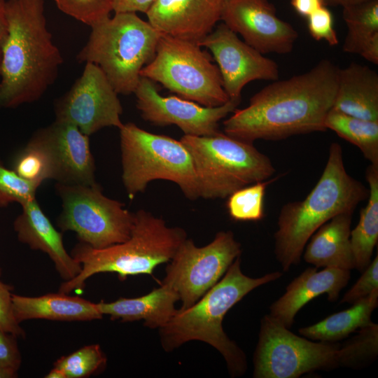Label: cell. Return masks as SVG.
I'll return each instance as SVG.
<instances>
[{"mask_svg":"<svg viewBox=\"0 0 378 378\" xmlns=\"http://www.w3.org/2000/svg\"><path fill=\"white\" fill-rule=\"evenodd\" d=\"M0 268V329L17 337H24L25 332L16 321L12 304L13 287L1 280Z\"/></svg>","mask_w":378,"mask_h":378,"instance_id":"obj_37","label":"cell"},{"mask_svg":"<svg viewBox=\"0 0 378 378\" xmlns=\"http://www.w3.org/2000/svg\"><path fill=\"white\" fill-rule=\"evenodd\" d=\"M378 306V289L360 299L348 309L335 313L323 320L299 329V333L314 340L337 342L356 330L366 327Z\"/></svg>","mask_w":378,"mask_h":378,"instance_id":"obj_25","label":"cell"},{"mask_svg":"<svg viewBox=\"0 0 378 378\" xmlns=\"http://www.w3.org/2000/svg\"><path fill=\"white\" fill-rule=\"evenodd\" d=\"M201 47L197 42L162 33L155 56L141 70L140 76L202 106L223 105L230 99L219 69Z\"/></svg>","mask_w":378,"mask_h":378,"instance_id":"obj_9","label":"cell"},{"mask_svg":"<svg viewBox=\"0 0 378 378\" xmlns=\"http://www.w3.org/2000/svg\"><path fill=\"white\" fill-rule=\"evenodd\" d=\"M118 94L98 66L85 63L81 76L55 103V120L72 124L88 136L106 127L120 129L122 107Z\"/></svg>","mask_w":378,"mask_h":378,"instance_id":"obj_13","label":"cell"},{"mask_svg":"<svg viewBox=\"0 0 378 378\" xmlns=\"http://www.w3.org/2000/svg\"><path fill=\"white\" fill-rule=\"evenodd\" d=\"M17 337L0 329V366L19 370L22 359Z\"/></svg>","mask_w":378,"mask_h":378,"instance_id":"obj_38","label":"cell"},{"mask_svg":"<svg viewBox=\"0 0 378 378\" xmlns=\"http://www.w3.org/2000/svg\"><path fill=\"white\" fill-rule=\"evenodd\" d=\"M281 276V272H274L259 278L249 277L242 272L240 256L237 257L221 280L195 304L178 309L169 321L159 328L162 348L169 352L189 341L204 342L221 354L231 377L243 375L247 369L246 357L224 332V316L253 289Z\"/></svg>","mask_w":378,"mask_h":378,"instance_id":"obj_4","label":"cell"},{"mask_svg":"<svg viewBox=\"0 0 378 378\" xmlns=\"http://www.w3.org/2000/svg\"><path fill=\"white\" fill-rule=\"evenodd\" d=\"M337 342H315L298 336L266 314L253 354L255 378H298L337 367Z\"/></svg>","mask_w":378,"mask_h":378,"instance_id":"obj_11","label":"cell"},{"mask_svg":"<svg viewBox=\"0 0 378 378\" xmlns=\"http://www.w3.org/2000/svg\"><path fill=\"white\" fill-rule=\"evenodd\" d=\"M178 294L169 287L160 284L149 293L135 298H120L115 301L97 303L101 313L110 316L111 320L122 322L143 320L145 326L160 328L166 325L178 309L175 303Z\"/></svg>","mask_w":378,"mask_h":378,"instance_id":"obj_24","label":"cell"},{"mask_svg":"<svg viewBox=\"0 0 378 378\" xmlns=\"http://www.w3.org/2000/svg\"><path fill=\"white\" fill-rule=\"evenodd\" d=\"M369 190L348 174L343 151L332 143L321 177L307 197L290 202L279 212L274 233V254L284 272L300 263L312 235L324 223L341 214H354L368 199Z\"/></svg>","mask_w":378,"mask_h":378,"instance_id":"obj_3","label":"cell"},{"mask_svg":"<svg viewBox=\"0 0 378 378\" xmlns=\"http://www.w3.org/2000/svg\"><path fill=\"white\" fill-rule=\"evenodd\" d=\"M220 20L262 54H288L298 38L288 22L276 15L268 0H224Z\"/></svg>","mask_w":378,"mask_h":378,"instance_id":"obj_16","label":"cell"},{"mask_svg":"<svg viewBox=\"0 0 378 378\" xmlns=\"http://www.w3.org/2000/svg\"><path fill=\"white\" fill-rule=\"evenodd\" d=\"M44 0H7L8 34L0 69V107L39 99L55 82L63 57L46 26Z\"/></svg>","mask_w":378,"mask_h":378,"instance_id":"obj_2","label":"cell"},{"mask_svg":"<svg viewBox=\"0 0 378 378\" xmlns=\"http://www.w3.org/2000/svg\"><path fill=\"white\" fill-rule=\"evenodd\" d=\"M6 0H0V69L3 49L8 34V22L6 11Z\"/></svg>","mask_w":378,"mask_h":378,"instance_id":"obj_41","label":"cell"},{"mask_svg":"<svg viewBox=\"0 0 378 378\" xmlns=\"http://www.w3.org/2000/svg\"><path fill=\"white\" fill-rule=\"evenodd\" d=\"M21 206L22 211L13 223L19 241L48 254L64 281L76 276L81 265L67 253L61 232L53 227L36 200Z\"/></svg>","mask_w":378,"mask_h":378,"instance_id":"obj_20","label":"cell"},{"mask_svg":"<svg viewBox=\"0 0 378 378\" xmlns=\"http://www.w3.org/2000/svg\"><path fill=\"white\" fill-rule=\"evenodd\" d=\"M106 362V358L99 345L91 344L59 358L54 367L61 370L66 378H82L98 372Z\"/></svg>","mask_w":378,"mask_h":378,"instance_id":"obj_32","label":"cell"},{"mask_svg":"<svg viewBox=\"0 0 378 378\" xmlns=\"http://www.w3.org/2000/svg\"><path fill=\"white\" fill-rule=\"evenodd\" d=\"M378 354V325L371 323L340 346L337 367L360 368L374 361Z\"/></svg>","mask_w":378,"mask_h":378,"instance_id":"obj_29","label":"cell"},{"mask_svg":"<svg viewBox=\"0 0 378 378\" xmlns=\"http://www.w3.org/2000/svg\"><path fill=\"white\" fill-rule=\"evenodd\" d=\"M32 137L48 155L52 178L64 185H94L95 165L89 136L76 126L55 120Z\"/></svg>","mask_w":378,"mask_h":378,"instance_id":"obj_17","label":"cell"},{"mask_svg":"<svg viewBox=\"0 0 378 378\" xmlns=\"http://www.w3.org/2000/svg\"><path fill=\"white\" fill-rule=\"evenodd\" d=\"M339 68L323 59L308 71L276 80L256 92L248 105L235 109L223 121V131L237 139L281 140L291 136L325 132L332 108Z\"/></svg>","mask_w":378,"mask_h":378,"instance_id":"obj_1","label":"cell"},{"mask_svg":"<svg viewBox=\"0 0 378 378\" xmlns=\"http://www.w3.org/2000/svg\"><path fill=\"white\" fill-rule=\"evenodd\" d=\"M307 19V28L309 34L316 41H325L330 46H336L339 39L334 29L333 17L327 6H322Z\"/></svg>","mask_w":378,"mask_h":378,"instance_id":"obj_35","label":"cell"},{"mask_svg":"<svg viewBox=\"0 0 378 378\" xmlns=\"http://www.w3.org/2000/svg\"><path fill=\"white\" fill-rule=\"evenodd\" d=\"M342 18L347 28L342 46L345 52L360 55L378 40V0L344 7Z\"/></svg>","mask_w":378,"mask_h":378,"instance_id":"obj_28","label":"cell"},{"mask_svg":"<svg viewBox=\"0 0 378 378\" xmlns=\"http://www.w3.org/2000/svg\"><path fill=\"white\" fill-rule=\"evenodd\" d=\"M290 4L298 15L304 18L324 6L323 0H290Z\"/></svg>","mask_w":378,"mask_h":378,"instance_id":"obj_40","label":"cell"},{"mask_svg":"<svg viewBox=\"0 0 378 378\" xmlns=\"http://www.w3.org/2000/svg\"><path fill=\"white\" fill-rule=\"evenodd\" d=\"M350 270L324 267H308L286 287L285 293L273 302L269 315L287 328L293 326L299 310L312 299L326 293L330 302L335 301L340 292L350 279Z\"/></svg>","mask_w":378,"mask_h":378,"instance_id":"obj_19","label":"cell"},{"mask_svg":"<svg viewBox=\"0 0 378 378\" xmlns=\"http://www.w3.org/2000/svg\"><path fill=\"white\" fill-rule=\"evenodd\" d=\"M378 289V255L370 262L355 284L343 295L340 303H354Z\"/></svg>","mask_w":378,"mask_h":378,"instance_id":"obj_36","label":"cell"},{"mask_svg":"<svg viewBox=\"0 0 378 378\" xmlns=\"http://www.w3.org/2000/svg\"><path fill=\"white\" fill-rule=\"evenodd\" d=\"M13 312L20 323L29 319L52 321H91L100 319L103 314L97 303L81 298L58 293L39 297L12 295Z\"/></svg>","mask_w":378,"mask_h":378,"instance_id":"obj_23","label":"cell"},{"mask_svg":"<svg viewBox=\"0 0 378 378\" xmlns=\"http://www.w3.org/2000/svg\"><path fill=\"white\" fill-rule=\"evenodd\" d=\"M64 13L90 27L110 17L114 0H54Z\"/></svg>","mask_w":378,"mask_h":378,"instance_id":"obj_34","label":"cell"},{"mask_svg":"<svg viewBox=\"0 0 378 378\" xmlns=\"http://www.w3.org/2000/svg\"><path fill=\"white\" fill-rule=\"evenodd\" d=\"M56 189L62 203L57 219V226L62 231L75 232L80 242L98 249L130 238L134 213L105 196L97 183H57Z\"/></svg>","mask_w":378,"mask_h":378,"instance_id":"obj_10","label":"cell"},{"mask_svg":"<svg viewBox=\"0 0 378 378\" xmlns=\"http://www.w3.org/2000/svg\"><path fill=\"white\" fill-rule=\"evenodd\" d=\"M161 34L136 13H115L91 27L76 59L98 66L118 94H130L154 57Z\"/></svg>","mask_w":378,"mask_h":378,"instance_id":"obj_6","label":"cell"},{"mask_svg":"<svg viewBox=\"0 0 378 378\" xmlns=\"http://www.w3.org/2000/svg\"><path fill=\"white\" fill-rule=\"evenodd\" d=\"M180 141L190 153L200 197L226 198L249 185L269 180L275 168L252 143L218 132L211 136L183 135Z\"/></svg>","mask_w":378,"mask_h":378,"instance_id":"obj_7","label":"cell"},{"mask_svg":"<svg viewBox=\"0 0 378 378\" xmlns=\"http://www.w3.org/2000/svg\"><path fill=\"white\" fill-rule=\"evenodd\" d=\"M119 130L122 180L130 200L158 179L175 183L190 200L200 197L192 159L181 141L147 132L133 122Z\"/></svg>","mask_w":378,"mask_h":378,"instance_id":"obj_8","label":"cell"},{"mask_svg":"<svg viewBox=\"0 0 378 378\" xmlns=\"http://www.w3.org/2000/svg\"><path fill=\"white\" fill-rule=\"evenodd\" d=\"M134 93L144 120L158 126L175 125L185 135L197 136L220 132L219 122L237 109L241 102L230 99L223 105L206 107L178 96L163 97L155 82L141 76Z\"/></svg>","mask_w":378,"mask_h":378,"instance_id":"obj_14","label":"cell"},{"mask_svg":"<svg viewBox=\"0 0 378 378\" xmlns=\"http://www.w3.org/2000/svg\"><path fill=\"white\" fill-rule=\"evenodd\" d=\"M198 44L211 51L230 99H241L242 89L251 81L279 79L276 62L239 39L224 23L218 25Z\"/></svg>","mask_w":378,"mask_h":378,"instance_id":"obj_15","label":"cell"},{"mask_svg":"<svg viewBox=\"0 0 378 378\" xmlns=\"http://www.w3.org/2000/svg\"><path fill=\"white\" fill-rule=\"evenodd\" d=\"M274 181L258 182L242 188L228 197L226 203L230 218L237 221H258L263 218L267 186Z\"/></svg>","mask_w":378,"mask_h":378,"instance_id":"obj_30","label":"cell"},{"mask_svg":"<svg viewBox=\"0 0 378 378\" xmlns=\"http://www.w3.org/2000/svg\"><path fill=\"white\" fill-rule=\"evenodd\" d=\"M332 108L358 118L378 121V74L351 62L339 69Z\"/></svg>","mask_w":378,"mask_h":378,"instance_id":"obj_21","label":"cell"},{"mask_svg":"<svg viewBox=\"0 0 378 378\" xmlns=\"http://www.w3.org/2000/svg\"><path fill=\"white\" fill-rule=\"evenodd\" d=\"M13 167L18 175L38 186L45 180L52 178L50 159L33 137L15 156Z\"/></svg>","mask_w":378,"mask_h":378,"instance_id":"obj_31","label":"cell"},{"mask_svg":"<svg viewBox=\"0 0 378 378\" xmlns=\"http://www.w3.org/2000/svg\"><path fill=\"white\" fill-rule=\"evenodd\" d=\"M186 238L183 228L169 227L162 218L140 209L134 213L131 234L125 241L99 249L82 242L74 246L71 255L81 265V271L64 281L59 292L82 290L88 278L102 272H115L121 281L128 276L151 275L157 266L172 260Z\"/></svg>","mask_w":378,"mask_h":378,"instance_id":"obj_5","label":"cell"},{"mask_svg":"<svg viewBox=\"0 0 378 378\" xmlns=\"http://www.w3.org/2000/svg\"><path fill=\"white\" fill-rule=\"evenodd\" d=\"M38 187L21 177L13 169L7 168L0 160V207L12 202L22 205L36 199Z\"/></svg>","mask_w":378,"mask_h":378,"instance_id":"obj_33","label":"cell"},{"mask_svg":"<svg viewBox=\"0 0 378 378\" xmlns=\"http://www.w3.org/2000/svg\"><path fill=\"white\" fill-rule=\"evenodd\" d=\"M241 253V244L230 230L218 232L202 247L186 238L167 265L160 284L178 294L182 302L179 309H188L220 279Z\"/></svg>","mask_w":378,"mask_h":378,"instance_id":"obj_12","label":"cell"},{"mask_svg":"<svg viewBox=\"0 0 378 378\" xmlns=\"http://www.w3.org/2000/svg\"><path fill=\"white\" fill-rule=\"evenodd\" d=\"M352 213L335 216L321 225L307 243L303 255L316 267L355 268L350 241Z\"/></svg>","mask_w":378,"mask_h":378,"instance_id":"obj_22","label":"cell"},{"mask_svg":"<svg viewBox=\"0 0 378 378\" xmlns=\"http://www.w3.org/2000/svg\"><path fill=\"white\" fill-rule=\"evenodd\" d=\"M47 378H66L64 373L57 368H53L46 376Z\"/></svg>","mask_w":378,"mask_h":378,"instance_id":"obj_44","label":"cell"},{"mask_svg":"<svg viewBox=\"0 0 378 378\" xmlns=\"http://www.w3.org/2000/svg\"><path fill=\"white\" fill-rule=\"evenodd\" d=\"M224 0H155L146 13L160 32L200 42L220 20Z\"/></svg>","mask_w":378,"mask_h":378,"instance_id":"obj_18","label":"cell"},{"mask_svg":"<svg viewBox=\"0 0 378 378\" xmlns=\"http://www.w3.org/2000/svg\"><path fill=\"white\" fill-rule=\"evenodd\" d=\"M18 370L7 368L0 366V378H15L18 377Z\"/></svg>","mask_w":378,"mask_h":378,"instance_id":"obj_43","label":"cell"},{"mask_svg":"<svg viewBox=\"0 0 378 378\" xmlns=\"http://www.w3.org/2000/svg\"><path fill=\"white\" fill-rule=\"evenodd\" d=\"M369 195L360 210L356 226L351 230L350 241L355 268L363 272L371 262L378 241V166L370 164L365 171Z\"/></svg>","mask_w":378,"mask_h":378,"instance_id":"obj_26","label":"cell"},{"mask_svg":"<svg viewBox=\"0 0 378 378\" xmlns=\"http://www.w3.org/2000/svg\"><path fill=\"white\" fill-rule=\"evenodd\" d=\"M155 0H114L113 11L115 13H146Z\"/></svg>","mask_w":378,"mask_h":378,"instance_id":"obj_39","label":"cell"},{"mask_svg":"<svg viewBox=\"0 0 378 378\" xmlns=\"http://www.w3.org/2000/svg\"><path fill=\"white\" fill-rule=\"evenodd\" d=\"M370 0H323L325 6H342L356 5Z\"/></svg>","mask_w":378,"mask_h":378,"instance_id":"obj_42","label":"cell"},{"mask_svg":"<svg viewBox=\"0 0 378 378\" xmlns=\"http://www.w3.org/2000/svg\"><path fill=\"white\" fill-rule=\"evenodd\" d=\"M325 127L357 146L370 164L378 166V121L358 118L332 108Z\"/></svg>","mask_w":378,"mask_h":378,"instance_id":"obj_27","label":"cell"}]
</instances>
